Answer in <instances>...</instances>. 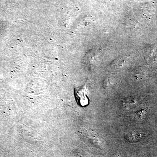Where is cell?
<instances>
[{"mask_svg": "<svg viewBox=\"0 0 157 157\" xmlns=\"http://www.w3.org/2000/svg\"><path fill=\"white\" fill-rule=\"evenodd\" d=\"M75 96L76 101L79 105L85 107L89 104V99L87 96V87L86 85L78 88H75Z\"/></svg>", "mask_w": 157, "mask_h": 157, "instance_id": "1", "label": "cell"}]
</instances>
